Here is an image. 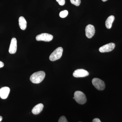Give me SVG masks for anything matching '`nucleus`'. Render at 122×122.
I'll return each mask as SVG.
<instances>
[{"label":"nucleus","instance_id":"obj_11","mask_svg":"<svg viewBox=\"0 0 122 122\" xmlns=\"http://www.w3.org/2000/svg\"><path fill=\"white\" fill-rule=\"evenodd\" d=\"M44 105L42 103H39L36 105L32 110V112L34 115H37L40 113L43 110Z\"/></svg>","mask_w":122,"mask_h":122},{"label":"nucleus","instance_id":"obj_8","mask_svg":"<svg viewBox=\"0 0 122 122\" xmlns=\"http://www.w3.org/2000/svg\"><path fill=\"white\" fill-rule=\"evenodd\" d=\"M85 31L86 36L88 38H91L92 37L95 33V29L93 25L89 24L86 27Z\"/></svg>","mask_w":122,"mask_h":122},{"label":"nucleus","instance_id":"obj_21","mask_svg":"<svg viewBox=\"0 0 122 122\" xmlns=\"http://www.w3.org/2000/svg\"><path fill=\"white\" fill-rule=\"evenodd\" d=\"M102 0L103 1V2H105V1H107V0Z\"/></svg>","mask_w":122,"mask_h":122},{"label":"nucleus","instance_id":"obj_2","mask_svg":"<svg viewBox=\"0 0 122 122\" xmlns=\"http://www.w3.org/2000/svg\"><path fill=\"white\" fill-rule=\"evenodd\" d=\"M74 99L79 104L83 105L86 102V98L85 94L80 91H76L74 94Z\"/></svg>","mask_w":122,"mask_h":122},{"label":"nucleus","instance_id":"obj_18","mask_svg":"<svg viewBox=\"0 0 122 122\" xmlns=\"http://www.w3.org/2000/svg\"><path fill=\"white\" fill-rule=\"evenodd\" d=\"M92 122H101L99 119L98 118H95L93 119Z\"/></svg>","mask_w":122,"mask_h":122},{"label":"nucleus","instance_id":"obj_22","mask_svg":"<svg viewBox=\"0 0 122 122\" xmlns=\"http://www.w3.org/2000/svg\"></svg>","mask_w":122,"mask_h":122},{"label":"nucleus","instance_id":"obj_13","mask_svg":"<svg viewBox=\"0 0 122 122\" xmlns=\"http://www.w3.org/2000/svg\"><path fill=\"white\" fill-rule=\"evenodd\" d=\"M115 20V17L113 15L110 16L107 18L106 21V26L107 29L111 28L112 24Z\"/></svg>","mask_w":122,"mask_h":122},{"label":"nucleus","instance_id":"obj_7","mask_svg":"<svg viewBox=\"0 0 122 122\" xmlns=\"http://www.w3.org/2000/svg\"><path fill=\"white\" fill-rule=\"evenodd\" d=\"M73 76L75 77H83L88 76L89 72L83 69H78L75 71L73 73Z\"/></svg>","mask_w":122,"mask_h":122},{"label":"nucleus","instance_id":"obj_16","mask_svg":"<svg viewBox=\"0 0 122 122\" xmlns=\"http://www.w3.org/2000/svg\"><path fill=\"white\" fill-rule=\"evenodd\" d=\"M58 122H68L65 116H61L59 118Z\"/></svg>","mask_w":122,"mask_h":122},{"label":"nucleus","instance_id":"obj_3","mask_svg":"<svg viewBox=\"0 0 122 122\" xmlns=\"http://www.w3.org/2000/svg\"><path fill=\"white\" fill-rule=\"evenodd\" d=\"M63 51V48L62 47L57 48L50 55V60L51 61H55L60 59L62 55Z\"/></svg>","mask_w":122,"mask_h":122},{"label":"nucleus","instance_id":"obj_5","mask_svg":"<svg viewBox=\"0 0 122 122\" xmlns=\"http://www.w3.org/2000/svg\"><path fill=\"white\" fill-rule=\"evenodd\" d=\"M53 35L49 34L46 33H43L37 35L36 37V40L38 41H43L49 42L52 41L53 39Z\"/></svg>","mask_w":122,"mask_h":122},{"label":"nucleus","instance_id":"obj_6","mask_svg":"<svg viewBox=\"0 0 122 122\" xmlns=\"http://www.w3.org/2000/svg\"><path fill=\"white\" fill-rule=\"evenodd\" d=\"M115 46L113 43H110L102 46L99 49V51L101 53L108 52L113 50Z\"/></svg>","mask_w":122,"mask_h":122},{"label":"nucleus","instance_id":"obj_1","mask_svg":"<svg viewBox=\"0 0 122 122\" xmlns=\"http://www.w3.org/2000/svg\"><path fill=\"white\" fill-rule=\"evenodd\" d=\"M45 76L46 74L44 71H38L34 73L30 76V80L33 83L38 84L43 81Z\"/></svg>","mask_w":122,"mask_h":122},{"label":"nucleus","instance_id":"obj_19","mask_svg":"<svg viewBox=\"0 0 122 122\" xmlns=\"http://www.w3.org/2000/svg\"><path fill=\"white\" fill-rule=\"evenodd\" d=\"M4 66V63L1 61H0V68H2Z\"/></svg>","mask_w":122,"mask_h":122},{"label":"nucleus","instance_id":"obj_15","mask_svg":"<svg viewBox=\"0 0 122 122\" xmlns=\"http://www.w3.org/2000/svg\"><path fill=\"white\" fill-rule=\"evenodd\" d=\"M72 4L76 6L80 5L81 3V0H70Z\"/></svg>","mask_w":122,"mask_h":122},{"label":"nucleus","instance_id":"obj_9","mask_svg":"<svg viewBox=\"0 0 122 122\" xmlns=\"http://www.w3.org/2000/svg\"><path fill=\"white\" fill-rule=\"evenodd\" d=\"M17 49V41L15 38H13L11 39V43L9 49V52L11 54H15Z\"/></svg>","mask_w":122,"mask_h":122},{"label":"nucleus","instance_id":"obj_10","mask_svg":"<svg viewBox=\"0 0 122 122\" xmlns=\"http://www.w3.org/2000/svg\"><path fill=\"white\" fill-rule=\"evenodd\" d=\"M10 92V89L7 86L2 87L0 89V97L5 99L8 97Z\"/></svg>","mask_w":122,"mask_h":122},{"label":"nucleus","instance_id":"obj_12","mask_svg":"<svg viewBox=\"0 0 122 122\" xmlns=\"http://www.w3.org/2000/svg\"><path fill=\"white\" fill-rule=\"evenodd\" d=\"M19 24L20 28L24 30L26 29L27 22L23 16L20 17L19 18Z\"/></svg>","mask_w":122,"mask_h":122},{"label":"nucleus","instance_id":"obj_14","mask_svg":"<svg viewBox=\"0 0 122 122\" xmlns=\"http://www.w3.org/2000/svg\"><path fill=\"white\" fill-rule=\"evenodd\" d=\"M68 14V12L67 10H65L61 11L59 13V16L60 17L64 18L66 17Z\"/></svg>","mask_w":122,"mask_h":122},{"label":"nucleus","instance_id":"obj_17","mask_svg":"<svg viewBox=\"0 0 122 122\" xmlns=\"http://www.w3.org/2000/svg\"><path fill=\"white\" fill-rule=\"evenodd\" d=\"M61 5H63L65 4V0H56Z\"/></svg>","mask_w":122,"mask_h":122},{"label":"nucleus","instance_id":"obj_20","mask_svg":"<svg viewBox=\"0 0 122 122\" xmlns=\"http://www.w3.org/2000/svg\"><path fill=\"white\" fill-rule=\"evenodd\" d=\"M2 117L1 116H0V122H1V120H2Z\"/></svg>","mask_w":122,"mask_h":122},{"label":"nucleus","instance_id":"obj_4","mask_svg":"<svg viewBox=\"0 0 122 122\" xmlns=\"http://www.w3.org/2000/svg\"><path fill=\"white\" fill-rule=\"evenodd\" d=\"M92 83L97 89L103 90L105 89V82L102 80L98 78H94L92 79Z\"/></svg>","mask_w":122,"mask_h":122}]
</instances>
